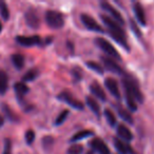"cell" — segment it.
<instances>
[{"instance_id": "obj_5", "label": "cell", "mask_w": 154, "mask_h": 154, "mask_svg": "<svg viewBox=\"0 0 154 154\" xmlns=\"http://www.w3.org/2000/svg\"><path fill=\"white\" fill-rule=\"evenodd\" d=\"M58 99H60L61 101L68 103L69 106H71L72 108H75V109H77V110L84 109V103H82L80 100H78V99L74 98L69 92L60 93V94L58 95Z\"/></svg>"}, {"instance_id": "obj_14", "label": "cell", "mask_w": 154, "mask_h": 154, "mask_svg": "<svg viewBox=\"0 0 154 154\" xmlns=\"http://www.w3.org/2000/svg\"><path fill=\"white\" fill-rule=\"evenodd\" d=\"M114 146L115 148L118 150V152L122 154H133V150L130 147V145L124 143L120 139L118 138H114Z\"/></svg>"}, {"instance_id": "obj_31", "label": "cell", "mask_w": 154, "mask_h": 154, "mask_svg": "<svg viewBox=\"0 0 154 154\" xmlns=\"http://www.w3.org/2000/svg\"><path fill=\"white\" fill-rule=\"evenodd\" d=\"M35 140V132L33 130H29L26 133V141L28 145H32Z\"/></svg>"}, {"instance_id": "obj_34", "label": "cell", "mask_w": 154, "mask_h": 154, "mask_svg": "<svg viewBox=\"0 0 154 154\" xmlns=\"http://www.w3.org/2000/svg\"><path fill=\"white\" fill-rule=\"evenodd\" d=\"M3 124H5V118H3L2 116L0 115V127H2Z\"/></svg>"}, {"instance_id": "obj_13", "label": "cell", "mask_w": 154, "mask_h": 154, "mask_svg": "<svg viewBox=\"0 0 154 154\" xmlns=\"http://www.w3.org/2000/svg\"><path fill=\"white\" fill-rule=\"evenodd\" d=\"M103 63H105L106 68L109 71H111V72L116 73V74H122V73H124L122 72V69L118 66L115 60L111 59V58H109V57H103Z\"/></svg>"}, {"instance_id": "obj_20", "label": "cell", "mask_w": 154, "mask_h": 154, "mask_svg": "<svg viewBox=\"0 0 154 154\" xmlns=\"http://www.w3.org/2000/svg\"><path fill=\"white\" fill-rule=\"evenodd\" d=\"M93 135V132L90 130H82L80 132H77L76 134L73 135V137L71 138V141H77L80 140V139L87 138V137H90Z\"/></svg>"}, {"instance_id": "obj_36", "label": "cell", "mask_w": 154, "mask_h": 154, "mask_svg": "<svg viewBox=\"0 0 154 154\" xmlns=\"http://www.w3.org/2000/svg\"><path fill=\"white\" fill-rule=\"evenodd\" d=\"M88 154H93V153H92V151H90V152H89Z\"/></svg>"}, {"instance_id": "obj_21", "label": "cell", "mask_w": 154, "mask_h": 154, "mask_svg": "<svg viewBox=\"0 0 154 154\" xmlns=\"http://www.w3.org/2000/svg\"><path fill=\"white\" fill-rule=\"evenodd\" d=\"M38 75H39V71L37 69H31V70H29L23 75L22 79H23V82H32V80L36 79L37 77H38Z\"/></svg>"}, {"instance_id": "obj_17", "label": "cell", "mask_w": 154, "mask_h": 154, "mask_svg": "<svg viewBox=\"0 0 154 154\" xmlns=\"http://www.w3.org/2000/svg\"><path fill=\"white\" fill-rule=\"evenodd\" d=\"M8 84H9V78H8L7 73L0 69V94L1 95L7 92Z\"/></svg>"}, {"instance_id": "obj_11", "label": "cell", "mask_w": 154, "mask_h": 154, "mask_svg": "<svg viewBox=\"0 0 154 154\" xmlns=\"http://www.w3.org/2000/svg\"><path fill=\"white\" fill-rule=\"evenodd\" d=\"M105 85L106 88L109 90V92L113 95L115 98L119 99L120 98V92H119V88H118L117 82L113 78H107L105 80Z\"/></svg>"}, {"instance_id": "obj_8", "label": "cell", "mask_w": 154, "mask_h": 154, "mask_svg": "<svg viewBox=\"0 0 154 154\" xmlns=\"http://www.w3.org/2000/svg\"><path fill=\"white\" fill-rule=\"evenodd\" d=\"M16 41L23 47H34L41 43V39L39 36H17Z\"/></svg>"}, {"instance_id": "obj_26", "label": "cell", "mask_w": 154, "mask_h": 154, "mask_svg": "<svg viewBox=\"0 0 154 154\" xmlns=\"http://www.w3.org/2000/svg\"><path fill=\"white\" fill-rule=\"evenodd\" d=\"M0 14L2 16V18L5 20H8L10 18V11L8 8L7 3L3 1H0Z\"/></svg>"}, {"instance_id": "obj_6", "label": "cell", "mask_w": 154, "mask_h": 154, "mask_svg": "<svg viewBox=\"0 0 154 154\" xmlns=\"http://www.w3.org/2000/svg\"><path fill=\"white\" fill-rule=\"evenodd\" d=\"M80 19H82V22L84 23V26H86L88 30L93 31V32H98V33L103 32V28H101V26L97 23L96 20L91 17V16L87 15V14H82V15L80 16Z\"/></svg>"}, {"instance_id": "obj_23", "label": "cell", "mask_w": 154, "mask_h": 154, "mask_svg": "<svg viewBox=\"0 0 154 154\" xmlns=\"http://www.w3.org/2000/svg\"><path fill=\"white\" fill-rule=\"evenodd\" d=\"M1 109H2L3 113L7 115V117L9 118L10 120H12V122H18V118L17 116L15 115V114L13 113V111L11 110V108L9 107V106L5 105V103H2L1 105Z\"/></svg>"}, {"instance_id": "obj_33", "label": "cell", "mask_w": 154, "mask_h": 154, "mask_svg": "<svg viewBox=\"0 0 154 154\" xmlns=\"http://www.w3.org/2000/svg\"><path fill=\"white\" fill-rule=\"evenodd\" d=\"M3 154H11V143L9 139L5 140V152Z\"/></svg>"}, {"instance_id": "obj_25", "label": "cell", "mask_w": 154, "mask_h": 154, "mask_svg": "<svg viewBox=\"0 0 154 154\" xmlns=\"http://www.w3.org/2000/svg\"><path fill=\"white\" fill-rule=\"evenodd\" d=\"M105 115H106V118H107V122L108 124L110 125L111 127H114L116 125V117L115 115L113 114V112L109 109H106L105 110Z\"/></svg>"}, {"instance_id": "obj_3", "label": "cell", "mask_w": 154, "mask_h": 154, "mask_svg": "<svg viewBox=\"0 0 154 154\" xmlns=\"http://www.w3.org/2000/svg\"><path fill=\"white\" fill-rule=\"evenodd\" d=\"M45 21L52 29H61L64 24L63 16L57 11H48L45 13Z\"/></svg>"}, {"instance_id": "obj_27", "label": "cell", "mask_w": 154, "mask_h": 154, "mask_svg": "<svg viewBox=\"0 0 154 154\" xmlns=\"http://www.w3.org/2000/svg\"><path fill=\"white\" fill-rule=\"evenodd\" d=\"M118 113H119L120 117H122L124 120H126V122H129V124H133V118H132V116H131V114L129 113V112L127 111V110L119 109V110H118Z\"/></svg>"}, {"instance_id": "obj_24", "label": "cell", "mask_w": 154, "mask_h": 154, "mask_svg": "<svg viewBox=\"0 0 154 154\" xmlns=\"http://www.w3.org/2000/svg\"><path fill=\"white\" fill-rule=\"evenodd\" d=\"M53 145H54V138L52 136L48 135V136H45L42 138V147L47 152L51 151L52 148H53Z\"/></svg>"}, {"instance_id": "obj_7", "label": "cell", "mask_w": 154, "mask_h": 154, "mask_svg": "<svg viewBox=\"0 0 154 154\" xmlns=\"http://www.w3.org/2000/svg\"><path fill=\"white\" fill-rule=\"evenodd\" d=\"M26 22L30 28L32 29H38L39 24H40V20H39V15L35 9H29L26 12Z\"/></svg>"}, {"instance_id": "obj_12", "label": "cell", "mask_w": 154, "mask_h": 154, "mask_svg": "<svg viewBox=\"0 0 154 154\" xmlns=\"http://www.w3.org/2000/svg\"><path fill=\"white\" fill-rule=\"evenodd\" d=\"M133 10H134V14H135V17H136L137 21H138L141 26H146V24H147V19H146L145 11H143V5L138 2L134 3Z\"/></svg>"}, {"instance_id": "obj_2", "label": "cell", "mask_w": 154, "mask_h": 154, "mask_svg": "<svg viewBox=\"0 0 154 154\" xmlns=\"http://www.w3.org/2000/svg\"><path fill=\"white\" fill-rule=\"evenodd\" d=\"M122 84H124L126 94L131 95V96L136 101H138V103H143V94H141L138 86H137V84L134 80L131 79L130 77H126V78L122 79Z\"/></svg>"}, {"instance_id": "obj_16", "label": "cell", "mask_w": 154, "mask_h": 154, "mask_svg": "<svg viewBox=\"0 0 154 154\" xmlns=\"http://www.w3.org/2000/svg\"><path fill=\"white\" fill-rule=\"evenodd\" d=\"M90 91L97 97V98L100 99V100L105 101L106 99H107V96H106L105 91L103 90V88H101V87L99 86L97 82H94V84L91 85V86H90Z\"/></svg>"}, {"instance_id": "obj_1", "label": "cell", "mask_w": 154, "mask_h": 154, "mask_svg": "<svg viewBox=\"0 0 154 154\" xmlns=\"http://www.w3.org/2000/svg\"><path fill=\"white\" fill-rule=\"evenodd\" d=\"M100 17H101L103 22L107 26L112 38H113L116 42L119 43L122 48H125L126 50L130 49L128 45V42H127V37H126V34H125V31L122 29V26H120L114 19L109 17V16L101 15Z\"/></svg>"}, {"instance_id": "obj_30", "label": "cell", "mask_w": 154, "mask_h": 154, "mask_svg": "<svg viewBox=\"0 0 154 154\" xmlns=\"http://www.w3.org/2000/svg\"><path fill=\"white\" fill-rule=\"evenodd\" d=\"M68 115H69V110H63V111L57 116V118H56V120H55L56 126H59V125L63 124L64 120H66V117H68Z\"/></svg>"}, {"instance_id": "obj_28", "label": "cell", "mask_w": 154, "mask_h": 154, "mask_svg": "<svg viewBox=\"0 0 154 154\" xmlns=\"http://www.w3.org/2000/svg\"><path fill=\"white\" fill-rule=\"evenodd\" d=\"M84 151V147L82 145H73L68 149V154H82Z\"/></svg>"}, {"instance_id": "obj_29", "label": "cell", "mask_w": 154, "mask_h": 154, "mask_svg": "<svg viewBox=\"0 0 154 154\" xmlns=\"http://www.w3.org/2000/svg\"><path fill=\"white\" fill-rule=\"evenodd\" d=\"M87 66H89V69H91V70L95 71V72L98 73V74H103V69L100 66V64L96 63V62H94V61H88V62H87Z\"/></svg>"}, {"instance_id": "obj_32", "label": "cell", "mask_w": 154, "mask_h": 154, "mask_svg": "<svg viewBox=\"0 0 154 154\" xmlns=\"http://www.w3.org/2000/svg\"><path fill=\"white\" fill-rule=\"evenodd\" d=\"M130 23H131V28H132L133 32H135V35H136V36H138V37H140L141 36V35H140V31H139V29L137 28L136 23H135L133 20H131Z\"/></svg>"}, {"instance_id": "obj_15", "label": "cell", "mask_w": 154, "mask_h": 154, "mask_svg": "<svg viewBox=\"0 0 154 154\" xmlns=\"http://www.w3.org/2000/svg\"><path fill=\"white\" fill-rule=\"evenodd\" d=\"M117 134L119 135V137H122V138L126 141H131L133 139L132 132H131L130 129L125 126V125H119V126L117 127Z\"/></svg>"}, {"instance_id": "obj_9", "label": "cell", "mask_w": 154, "mask_h": 154, "mask_svg": "<svg viewBox=\"0 0 154 154\" xmlns=\"http://www.w3.org/2000/svg\"><path fill=\"white\" fill-rule=\"evenodd\" d=\"M101 8H103L105 11H107L108 13L112 16V19H114L116 22H119L120 24L125 23V20H124V18H122V14H120L116 9H114L109 2H105V1L101 2Z\"/></svg>"}, {"instance_id": "obj_35", "label": "cell", "mask_w": 154, "mask_h": 154, "mask_svg": "<svg viewBox=\"0 0 154 154\" xmlns=\"http://www.w3.org/2000/svg\"><path fill=\"white\" fill-rule=\"evenodd\" d=\"M2 31V24H1V22H0V32Z\"/></svg>"}, {"instance_id": "obj_19", "label": "cell", "mask_w": 154, "mask_h": 154, "mask_svg": "<svg viewBox=\"0 0 154 154\" xmlns=\"http://www.w3.org/2000/svg\"><path fill=\"white\" fill-rule=\"evenodd\" d=\"M87 105L89 106V108L92 110V112L96 116L100 115V107H99L98 103H97L94 98H92V97H90V96L87 97Z\"/></svg>"}, {"instance_id": "obj_22", "label": "cell", "mask_w": 154, "mask_h": 154, "mask_svg": "<svg viewBox=\"0 0 154 154\" xmlns=\"http://www.w3.org/2000/svg\"><path fill=\"white\" fill-rule=\"evenodd\" d=\"M12 62L17 69H22L24 66V57L21 54H14L12 56Z\"/></svg>"}, {"instance_id": "obj_4", "label": "cell", "mask_w": 154, "mask_h": 154, "mask_svg": "<svg viewBox=\"0 0 154 154\" xmlns=\"http://www.w3.org/2000/svg\"><path fill=\"white\" fill-rule=\"evenodd\" d=\"M95 42H96V45H98V47L100 48L107 55H109V57H112V58H114V59H117V60L120 59L119 53H118V52L116 51L115 48H114L109 41L106 40L105 38L98 37V38L95 39Z\"/></svg>"}, {"instance_id": "obj_18", "label": "cell", "mask_w": 154, "mask_h": 154, "mask_svg": "<svg viewBox=\"0 0 154 154\" xmlns=\"http://www.w3.org/2000/svg\"><path fill=\"white\" fill-rule=\"evenodd\" d=\"M14 89H15V92L19 99L29 92V87L24 82H17V84H15Z\"/></svg>"}, {"instance_id": "obj_10", "label": "cell", "mask_w": 154, "mask_h": 154, "mask_svg": "<svg viewBox=\"0 0 154 154\" xmlns=\"http://www.w3.org/2000/svg\"><path fill=\"white\" fill-rule=\"evenodd\" d=\"M90 146L92 147L93 150L97 151L99 154H110V150L108 146L100 138H94L90 143Z\"/></svg>"}]
</instances>
